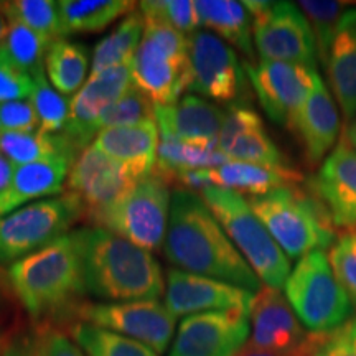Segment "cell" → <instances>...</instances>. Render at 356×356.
<instances>
[{"label":"cell","mask_w":356,"mask_h":356,"mask_svg":"<svg viewBox=\"0 0 356 356\" xmlns=\"http://www.w3.org/2000/svg\"><path fill=\"white\" fill-rule=\"evenodd\" d=\"M163 254L185 273L221 280L254 293L262 287L259 277L198 191L177 188L172 193Z\"/></svg>","instance_id":"cell-1"},{"label":"cell","mask_w":356,"mask_h":356,"mask_svg":"<svg viewBox=\"0 0 356 356\" xmlns=\"http://www.w3.org/2000/svg\"><path fill=\"white\" fill-rule=\"evenodd\" d=\"M81 261L84 289L111 302L159 300L165 291L162 267L149 251L109 229L92 226L71 233Z\"/></svg>","instance_id":"cell-2"},{"label":"cell","mask_w":356,"mask_h":356,"mask_svg":"<svg viewBox=\"0 0 356 356\" xmlns=\"http://www.w3.org/2000/svg\"><path fill=\"white\" fill-rule=\"evenodd\" d=\"M8 284L24 309L40 323L71 315L86 293L73 236L65 234L8 267Z\"/></svg>","instance_id":"cell-3"},{"label":"cell","mask_w":356,"mask_h":356,"mask_svg":"<svg viewBox=\"0 0 356 356\" xmlns=\"http://www.w3.org/2000/svg\"><path fill=\"white\" fill-rule=\"evenodd\" d=\"M249 204L289 259H300L312 251H325L335 239L327 208L314 193L297 185L251 197Z\"/></svg>","instance_id":"cell-4"},{"label":"cell","mask_w":356,"mask_h":356,"mask_svg":"<svg viewBox=\"0 0 356 356\" xmlns=\"http://www.w3.org/2000/svg\"><path fill=\"white\" fill-rule=\"evenodd\" d=\"M198 193L261 282L284 289L291 259L252 211L249 200L238 191L213 185L203 186Z\"/></svg>","instance_id":"cell-5"},{"label":"cell","mask_w":356,"mask_h":356,"mask_svg":"<svg viewBox=\"0 0 356 356\" xmlns=\"http://www.w3.org/2000/svg\"><path fill=\"white\" fill-rule=\"evenodd\" d=\"M284 291L297 318L310 333L335 332L346 325L355 312L325 251H312L300 257Z\"/></svg>","instance_id":"cell-6"},{"label":"cell","mask_w":356,"mask_h":356,"mask_svg":"<svg viewBox=\"0 0 356 356\" xmlns=\"http://www.w3.org/2000/svg\"><path fill=\"white\" fill-rule=\"evenodd\" d=\"M132 83L155 104H175L190 86L188 37L145 20L142 42L131 61Z\"/></svg>","instance_id":"cell-7"},{"label":"cell","mask_w":356,"mask_h":356,"mask_svg":"<svg viewBox=\"0 0 356 356\" xmlns=\"http://www.w3.org/2000/svg\"><path fill=\"white\" fill-rule=\"evenodd\" d=\"M170 202L168 181L150 173L97 215L92 225L109 229L145 251L159 252L165 241Z\"/></svg>","instance_id":"cell-8"},{"label":"cell","mask_w":356,"mask_h":356,"mask_svg":"<svg viewBox=\"0 0 356 356\" xmlns=\"http://www.w3.org/2000/svg\"><path fill=\"white\" fill-rule=\"evenodd\" d=\"M83 215L79 200L66 191L0 216V264H13L47 248Z\"/></svg>","instance_id":"cell-9"},{"label":"cell","mask_w":356,"mask_h":356,"mask_svg":"<svg viewBox=\"0 0 356 356\" xmlns=\"http://www.w3.org/2000/svg\"><path fill=\"white\" fill-rule=\"evenodd\" d=\"M252 19V40L261 60L315 68L317 44L304 12L292 2H244Z\"/></svg>","instance_id":"cell-10"},{"label":"cell","mask_w":356,"mask_h":356,"mask_svg":"<svg viewBox=\"0 0 356 356\" xmlns=\"http://www.w3.org/2000/svg\"><path fill=\"white\" fill-rule=\"evenodd\" d=\"M78 322L95 325L119 333L150 346L159 355L165 353L175 332L177 317L159 300L109 302L91 304L81 302L73 312Z\"/></svg>","instance_id":"cell-11"},{"label":"cell","mask_w":356,"mask_h":356,"mask_svg":"<svg viewBox=\"0 0 356 356\" xmlns=\"http://www.w3.org/2000/svg\"><path fill=\"white\" fill-rule=\"evenodd\" d=\"M190 86L218 102H233L246 91V70L225 40L208 30L188 35Z\"/></svg>","instance_id":"cell-12"},{"label":"cell","mask_w":356,"mask_h":356,"mask_svg":"<svg viewBox=\"0 0 356 356\" xmlns=\"http://www.w3.org/2000/svg\"><path fill=\"white\" fill-rule=\"evenodd\" d=\"M249 317L251 338L248 345L280 356H299L325 335L305 330L279 289L262 286L256 292Z\"/></svg>","instance_id":"cell-13"},{"label":"cell","mask_w":356,"mask_h":356,"mask_svg":"<svg viewBox=\"0 0 356 356\" xmlns=\"http://www.w3.org/2000/svg\"><path fill=\"white\" fill-rule=\"evenodd\" d=\"M244 70L267 118L287 129L318 74L317 68L305 65L266 60L256 65L246 63Z\"/></svg>","instance_id":"cell-14"},{"label":"cell","mask_w":356,"mask_h":356,"mask_svg":"<svg viewBox=\"0 0 356 356\" xmlns=\"http://www.w3.org/2000/svg\"><path fill=\"white\" fill-rule=\"evenodd\" d=\"M122 163L109 159L92 145L86 147L71 167L68 193L74 195L83 207V218L89 222L108 210L139 181Z\"/></svg>","instance_id":"cell-15"},{"label":"cell","mask_w":356,"mask_h":356,"mask_svg":"<svg viewBox=\"0 0 356 356\" xmlns=\"http://www.w3.org/2000/svg\"><path fill=\"white\" fill-rule=\"evenodd\" d=\"M249 315L238 310L204 312L180 323L168 356H236L248 345Z\"/></svg>","instance_id":"cell-16"},{"label":"cell","mask_w":356,"mask_h":356,"mask_svg":"<svg viewBox=\"0 0 356 356\" xmlns=\"http://www.w3.org/2000/svg\"><path fill=\"white\" fill-rule=\"evenodd\" d=\"M254 296V292L246 289L180 269L167 273L165 305L175 317L225 310H238L249 315Z\"/></svg>","instance_id":"cell-17"},{"label":"cell","mask_w":356,"mask_h":356,"mask_svg":"<svg viewBox=\"0 0 356 356\" xmlns=\"http://www.w3.org/2000/svg\"><path fill=\"white\" fill-rule=\"evenodd\" d=\"M131 86L132 68L129 63L89 76L88 83L74 95L70 102V119L63 132L73 140L79 152L95 140V126L101 115L121 99Z\"/></svg>","instance_id":"cell-18"},{"label":"cell","mask_w":356,"mask_h":356,"mask_svg":"<svg viewBox=\"0 0 356 356\" xmlns=\"http://www.w3.org/2000/svg\"><path fill=\"white\" fill-rule=\"evenodd\" d=\"M173 180L180 181L193 191L213 185L234 190L241 195L248 193L251 197H262L282 186L299 185L304 177L289 165H262V163L228 160L215 168L178 172Z\"/></svg>","instance_id":"cell-19"},{"label":"cell","mask_w":356,"mask_h":356,"mask_svg":"<svg viewBox=\"0 0 356 356\" xmlns=\"http://www.w3.org/2000/svg\"><path fill=\"white\" fill-rule=\"evenodd\" d=\"M310 193L327 208L333 226H356V150L345 140L338 142L312 177Z\"/></svg>","instance_id":"cell-20"},{"label":"cell","mask_w":356,"mask_h":356,"mask_svg":"<svg viewBox=\"0 0 356 356\" xmlns=\"http://www.w3.org/2000/svg\"><path fill=\"white\" fill-rule=\"evenodd\" d=\"M340 127V111L335 97L317 74L309 96L289 126L300 140L307 162L312 167L325 160L327 154L335 149Z\"/></svg>","instance_id":"cell-21"},{"label":"cell","mask_w":356,"mask_h":356,"mask_svg":"<svg viewBox=\"0 0 356 356\" xmlns=\"http://www.w3.org/2000/svg\"><path fill=\"white\" fill-rule=\"evenodd\" d=\"M160 134L157 121H145L134 126L111 127L96 134L92 147L109 159L122 163L137 178L154 173L159 159Z\"/></svg>","instance_id":"cell-22"},{"label":"cell","mask_w":356,"mask_h":356,"mask_svg":"<svg viewBox=\"0 0 356 356\" xmlns=\"http://www.w3.org/2000/svg\"><path fill=\"white\" fill-rule=\"evenodd\" d=\"M225 111L215 102L195 95H186L175 104H155L159 134L175 137L181 142L216 140L220 136Z\"/></svg>","instance_id":"cell-23"},{"label":"cell","mask_w":356,"mask_h":356,"mask_svg":"<svg viewBox=\"0 0 356 356\" xmlns=\"http://www.w3.org/2000/svg\"><path fill=\"white\" fill-rule=\"evenodd\" d=\"M73 157H55L15 167L10 185L0 195V216L19 210L22 204L56 195L63 190Z\"/></svg>","instance_id":"cell-24"},{"label":"cell","mask_w":356,"mask_h":356,"mask_svg":"<svg viewBox=\"0 0 356 356\" xmlns=\"http://www.w3.org/2000/svg\"><path fill=\"white\" fill-rule=\"evenodd\" d=\"M325 71L338 108L350 124L356 118V7L341 17Z\"/></svg>","instance_id":"cell-25"},{"label":"cell","mask_w":356,"mask_h":356,"mask_svg":"<svg viewBox=\"0 0 356 356\" xmlns=\"http://www.w3.org/2000/svg\"><path fill=\"white\" fill-rule=\"evenodd\" d=\"M195 7L200 25H203L208 32L218 33V37L241 50L249 60L254 58L252 19L244 2L198 0L195 2Z\"/></svg>","instance_id":"cell-26"},{"label":"cell","mask_w":356,"mask_h":356,"mask_svg":"<svg viewBox=\"0 0 356 356\" xmlns=\"http://www.w3.org/2000/svg\"><path fill=\"white\" fill-rule=\"evenodd\" d=\"M0 154L12 163L25 165V163L55 157L78 159L81 152L65 132L47 134L43 131H32L0 132Z\"/></svg>","instance_id":"cell-27"},{"label":"cell","mask_w":356,"mask_h":356,"mask_svg":"<svg viewBox=\"0 0 356 356\" xmlns=\"http://www.w3.org/2000/svg\"><path fill=\"white\" fill-rule=\"evenodd\" d=\"M58 3L66 35L95 33L132 13L137 3L131 0H61Z\"/></svg>","instance_id":"cell-28"},{"label":"cell","mask_w":356,"mask_h":356,"mask_svg":"<svg viewBox=\"0 0 356 356\" xmlns=\"http://www.w3.org/2000/svg\"><path fill=\"white\" fill-rule=\"evenodd\" d=\"M145 30V19L140 10H134L108 37L96 44L91 61V76L115 66L129 65L136 55Z\"/></svg>","instance_id":"cell-29"},{"label":"cell","mask_w":356,"mask_h":356,"mask_svg":"<svg viewBox=\"0 0 356 356\" xmlns=\"http://www.w3.org/2000/svg\"><path fill=\"white\" fill-rule=\"evenodd\" d=\"M89 70V53L81 43L56 40L44 56V71L51 86L61 95H73L83 88Z\"/></svg>","instance_id":"cell-30"},{"label":"cell","mask_w":356,"mask_h":356,"mask_svg":"<svg viewBox=\"0 0 356 356\" xmlns=\"http://www.w3.org/2000/svg\"><path fill=\"white\" fill-rule=\"evenodd\" d=\"M70 335L88 356H160L140 341L89 323H71Z\"/></svg>","instance_id":"cell-31"},{"label":"cell","mask_w":356,"mask_h":356,"mask_svg":"<svg viewBox=\"0 0 356 356\" xmlns=\"http://www.w3.org/2000/svg\"><path fill=\"white\" fill-rule=\"evenodd\" d=\"M351 7H355L353 2H340V0H302L299 2V8L304 12L314 32L317 58L323 68H327L328 65V56H330L341 17Z\"/></svg>","instance_id":"cell-32"},{"label":"cell","mask_w":356,"mask_h":356,"mask_svg":"<svg viewBox=\"0 0 356 356\" xmlns=\"http://www.w3.org/2000/svg\"><path fill=\"white\" fill-rule=\"evenodd\" d=\"M8 22H20L42 35L48 42L63 40L66 32L61 22L58 3L51 0H15L0 2Z\"/></svg>","instance_id":"cell-33"},{"label":"cell","mask_w":356,"mask_h":356,"mask_svg":"<svg viewBox=\"0 0 356 356\" xmlns=\"http://www.w3.org/2000/svg\"><path fill=\"white\" fill-rule=\"evenodd\" d=\"M32 104L38 115L40 131L47 134H60L65 131L70 119V101L58 92L44 74V66L35 71Z\"/></svg>","instance_id":"cell-34"},{"label":"cell","mask_w":356,"mask_h":356,"mask_svg":"<svg viewBox=\"0 0 356 356\" xmlns=\"http://www.w3.org/2000/svg\"><path fill=\"white\" fill-rule=\"evenodd\" d=\"M51 42L26 25L20 22H10L7 37L0 43V47L7 51L8 58L20 70L33 74L44 66V56Z\"/></svg>","instance_id":"cell-35"},{"label":"cell","mask_w":356,"mask_h":356,"mask_svg":"<svg viewBox=\"0 0 356 356\" xmlns=\"http://www.w3.org/2000/svg\"><path fill=\"white\" fill-rule=\"evenodd\" d=\"M155 119V102L132 83V86L124 92V96L115 104L101 115L96 122L95 132L111 127L134 126Z\"/></svg>","instance_id":"cell-36"},{"label":"cell","mask_w":356,"mask_h":356,"mask_svg":"<svg viewBox=\"0 0 356 356\" xmlns=\"http://www.w3.org/2000/svg\"><path fill=\"white\" fill-rule=\"evenodd\" d=\"M139 10L145 20L167 25L184 35L197 32L200 26L197 7L191 0H149L140 2Z\"/></svg>","instance_id":"cell-37"},{"label":"cell","mask_w":356,"mask_h":356,"mask_svg":"<svg viewBox=\"0 0 356 356\" xmlns=\"http://www.w3.org/2000/svg\"><path fill=\"white\" fill-rule=\"evenodd\" d=\"M228 160L233 162L262 163V165H286L284 157L274 144L264 127L249 131L239 136L228 149L222 152Z\"/></svg>","instance_id":"cell-38"},{"label":"cell","mask_w":356,"mask_h":356,"mask_svg":"<svg viewBox=\"0 0 356 356\" xmlns=\"http://www.w3.org/2000/svg\"><path fill=\"white\" fill-rule=\"evenodd\" d=\"M330 264L337 279L356 309V231L341 234L330 249Z\"/></svg>","instance_id":"cell-39"},{"label":"cell","mask_w":356,"mask_h":356,"mask_svg":"<svg viewBox=\"0 0 356 356\" xmlns=\"http://www.w3.org/2000/svg\"><path fill=\"white\" fill-rule=\"evenodd\" d=\"M262 126L261 115L246 104H231L225 114L221 132L218 136V150L222 154L239 136Z\"/></svg>","instance_id":"cell-40"},{"label":"cell","mask_w":356,"mask_h":356,"mask_svg":"<svg viewBox=\"0 0 356 356\" xmlns=\"http://www.w3.org/2000/svg\"><path fill=\"white\" fill-rule=\"evenodd\" d=\"M33 76L20 70L0 47V102L32 97Z\"/></svg>","instance_id":"cell-41"},{"label":"cell","mask_w":356,"mask_h":356,"mask_svg":"<svg viewBox=\"0 0 356 356\" xmlns=\"http://www.w3.org/2000/svg\"><path fill=\"white\" fill-rule=\"evenodd\" d=\"M37 356H84V351L55 323H38L35 328Z\"/></svg>","instance_id":"cell-42"},{"label":"cell","mask_w":356,"mask_h":356,"mask_svg":"<svg viewBox=\"0 0 356 356\" xmlns=\"http://www.w3.org/2000/svg\"><path fill=\"white\" fill-rule=\"evenodd\" d=\"M40 127L32 101L0 102V132H32Z\"/></svg>","instance_id":"cell-43"},{"label":"cell","mask_w":356,"mask_h":356,"mask_svg":"<svg viewBox=\"0 0 356 356\" xmlns=\"http://www.w3.org/2000/svg\"><path fill=\"white\" fill-rule=\"evenodd\" d=\"M0 356H37L35 337L26 332H15L0 345Z\"/></svg>","instance_id":"cell-44"},{"label":"cell","mask_w":356,"mask_h":356,"mask_svg":"<svg viewBox=\"0 0 356 356\" xmlns=\"http://www.w3.org/2000/svg\"><path fill=\"white\" fill-rule=\"evenodd\" d=\"M323 350L327 356H356L353 346L348 340V335L345 332V325L338 330L328 333Z\"/></svg>","instance_id":"cell-45"},{"label":"cell","mask_w":356,"mask_h":356,"mask_svg":"<svg viewBox=\"0 0 356 356\" xmlns=\"http://www.w3.org/2000/svg\"><path fill=\"white\" fill-rule=\"evenodd\" d=\"M13 172H15V167L7 157H3L0 154V195L7 190V186L10 185Z\"/></svg>","instance_id":"cell-46"},{"label":"cell","mask_w":356,"mask_h":356,"mask_svg":"<svg viewBox=\"0 0 356 356\" xmlns=\"http://www.w3.org/2000/svg\"><path fill=\"white\" fill-rule=\"evenodd\" d=\"M327 338H328V333H325V335L320 338L317 343H315L314 346H310L309 350L304 351V353L299 355V356H327V355H325V350H323Z\"/></svg>","instance_id":"cell-47"},{"label":"cell","mask_w":356,"mask_h":356,"mask_svg":"<svg viewBox=\"0 0 356 356\" xmlns=\"http://www.w3.org/2000/svg\"><path fill=\"white\" fill-rule=\"evenodd\" d=\"M343 140L351 147V149L356 150V118L348 124V129H346Z\"/></svg>","instance_id":"cell-48"},{"label":"cell","mask_w":356,"mask_h":356,"mask_svg":"<svg viewBox=\"0 0 356 356\" xmlns=\"http://www.w3.org/2000/svg\"><path fill=\"white\" fill-rule=\"evenodd\" d=\"M236 356H280V355L270 353V351H264V350H257V348H252V346L246 345Z\"/></svg>","instance_id":"cell-49"},{"label":"cell","mask_w":356,"mask_h":356,"mask_svg":"<svg viewBox=\"0 0 356 356\" xmlns=\"http://www.w3.org/2000/svg\"><path fill=\"white\" fill-rule=\"evenodd\" d=\"M345 332H346V335H348L350 343H351V346H353V350L356 353V318L350 320V322L345 325Z\"/></svg>","instance_id":"cell-50"},{"label":"cell","mask_w":356,"mask_h":356,"mask_svg":"<svg viewBox=\"0 0 356 356\" xmlns=\"http://www.w3.org/2000/svg\"><path fill=\"white\" fill-rule=\"evenodd\" d=\"M8 26H10V22H8L6 12L2 10V6H0V42H3V38L7 37Z\"/></svg>","instance_id":"cell-51"}]
</instances>
